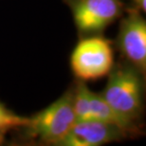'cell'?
Instances as JSON below:
<instances>
[{
	"label": "cell",
	"mask_w": 146,
	"mask_h": 146,
	"mask_svg": "<svg viewBox=\"0 0 146 146\" xmlns=\"http://www.w3.org/2000/svg\"><path fill=\"white\" fill-rule=\"evenodd\" d=\"M90 115H91V119L106 122L121 128L129 135L130 139L137 138L143 134L142 129L134 126L119 116L106 103L101 92L97 93L92 90L90 92Z\"/></svg>",
	"instance_id": "obj_7"
},
{
	"label": "cell",
	"mask_w": 146,
	"mask_h": 146,
	"mask_svg": "<svg viewBox=\"0 0 146 146\" xmlns=\"http://www.w3.org/2000/svg\"><path fill=\"white\" fill-rule=\"evenodd\" d=\"M121 16L115 46L121 59L146 77V21L142 11L131 5Z\"/></svg>",
	"instance_id": "obj_5"
},
{
	"label": "cell",
	"mask_w": 146,
	"mask_h": 146,
	"mask_svg": "<svg viewBox=\"0 0 146 146\" xmlns=\"http://www.w3.org/2000/svg\"><path fill=\"white\" fill-rule=\"evenodd\" d=\"M27 121V117L17 115L0 102V145L6 143L8 134L23 126Z\"/></svg>",
	"instance_id": "obj_8"
},
{
	"label": "cell",
	"mask_w": 146,
	"mask_h": 146,
	"mask_svg": "<svg viewBox=\"0 0 146 146\" xmlns=\"http://www.w3.org/2000/svg\"><path fill=\"white\" fill-rule=\"evenodd\" d=\"M132 5L135 7L139 8L142 13H145L146 11V0H131Z\"/></svg>",
	"instance_id": "obj_9"
},
{
	"label": "cell",
	"mask_w": 146,
	"mask_h": 146,
	"mask_svg": "<svg viewBox=\"0 0 146 146\" xmlns=\"http://www.w3.org/2000/svg\"><path fill=\"white\" fill-rule=\"evenodd\" d=\"M114 63L113 44L103 35L80 38L70 56L73 74L86 83L107 76Z\"/></svg>",
	"instance_id": "obj_3"
},
{
	"label": "cell",
	"mask_w": 146,
	"mask_h": 146,
	"mask_svg": "<svg viewBox=\"0 0 146 146\" xmlns=\"http://www.w3.org/2000/svg\"><path fill=\"white\" fill-rule=\"evenodd\" d=\"M130 139L118 126L96 119L76 121L59 146H100Z\"/></svg>",
	"instance_id": "obj_6"
},
{
	"label": "cell",
	"mask_w": 146,
	"mask_h": 146,
	"mask_svg": "<svg viewBox=\"0 0 146 146\" xmlns=\"http://www.w3.org/2000/svg\"><path fill=\"white\" fill-rule=\"evenodd\" d=\"M75 122L72 84L60 98L13 131L15 135L13 144L59 146Z\"/></svg>",
	"instance_id": "obj_1"
},
{
	"label": "cell",
	"mask_w": 146,
	"mask_h": 146,
	"mask_svg": "<svg viewBox=\"0 0 146 146\" xmlns=\"http://www.w3.org/2000/svg\"><path fill=\"white\" fill-rule=\"evenodd\" d=\"M107 76L104 99L129 123L143 129L145 76L123 59L114 63Z\"/></svg>",
	"instance_id": "obj_2"
},
{
	"label": "cell",
	"mask_w": 146,
	"mask_h": 146,
	"mask_svg": "<svg viewBox=\"0 0 146 146\" xmlns=\"http://www.w3.org/2000/svg\"><path fill=\"white\" fill-rule=\"evenodd\" d=\"M71 11L80 38L103 35L125 11L121 0H63Z\"/></svg>",
	"instance_id": "obj_4"
}]
</instances>
